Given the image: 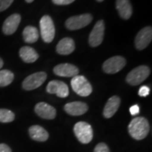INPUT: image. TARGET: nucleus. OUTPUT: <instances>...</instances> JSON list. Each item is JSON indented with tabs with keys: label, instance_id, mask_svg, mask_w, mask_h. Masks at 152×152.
Returning <instances> with one entry per match:
<instances>
[{
	"label": "nucleus",
	"instance_id": "nucleus-9",
	"mask_svg": "<svg viewBox=\"0 0 152 152\" xmlns=\"http://www.w3.org/2000/svg\"><path fill=\"white\" fill-rule=\"evenodd\" d=\"M105 25L104 20H101L96 23L89 36V44L91 47H97L102 44L104 39Z\"/></svg>",
	"mask_w": 152,
	"mask_h": 152
},
{
	"label": "nucleus",
	"instance_id": "nucleus-11",
	"mask_svg": "<svg viewBox=\"0 0 152 152\" xmlns=\"http://www.w3.org/2000/svg\"><path fill=\"white\" fill-rule=\"evenodd\" d=\"M47 92L49 94H55L58 97L65 98L69 94L68 85L65 83L59 80H52L47 86Z\"/></svg>",
	"mask_w": 152,
	"mask_h": 152
},
{
	"label": "nucleus",
	"instance_id": "nucleus-6",
	"mask_svg": "<svg viewBox=\"0 0 152 152\" xmlns=\"http://www.w3.org/2000/svg\"><path fill=\"white\" fill-rule=\"evenodd\" d=\"M93 17L90 14L74 16L68 18L66 21V27L70 30H79L85 27L92 22Z\"/></svg>",
	"mask_w": 152,
	"mask_h": 152
},
{
	"label": "nucleus",
	"instance_id": "nucleus-5",
	"mask_svg": "<svg viewBox=\"0 0 152 152\" xmlns=\"http://www.w3.org/2000/svg\"><path fill=\"white\" fill-rule=\"evenodd\" d=\"M39 26L42 39L46 43H50L55 36V28L52 18L48 15L44 16L41 18Z\"/></svg>",
	"mask_w": 152,
	"mask_h": 152
},
{
	"label": "nucleus",
	"instance_id": "nucleus-22",
	"mask_svg": "<svg viewBox=\"0 0 152 152\" xmlns=\"http://www.w3.org/2000/svg\"><path fill=\"white\" fill-rule=\"evenodd\" d=\"M14 79V75L9 70L0 71V87L8 86Z\"/></svg>",
	"mask_w": 152,
	"mask_h": 152
},
{
	"label": "nucleus",
	"instance_id": "nucleus-17",
	"mask_svg": "<svg viewBox=\"0 0 152 152\" xmlns=\"http://www.w3.org/2000/svg\"><path fill=\"white\" fill-rule=\"evenodd\" d=\"M115 7L121 18L128 20L132 14V7L130 0H116Z\"/></svg>",
	"mask_w": 152,
	"mask_h": 152
},
{
	"label": "nucleus",
	"instance_id": "nucleus-18",
	"mask_svg": "<svg viewBox=\"0 0 152 152\" xmlns=\"http://www.w3.org/2000/svg\"><path fill=\"white\" fill-rule=\"evenodd\" d=\"M75 50V42L70 37L62 39L56 46V52L61 55L71 54Z\"/></svg>",
	"mask_w": 152,
	"mask_h": 152
},
{
	"label": "nucleus",
	"instance_id": "nucleus-32",
	"mask_svg": "<svg viewBox=\"0 0 152 152\" xmlns=\"http://www.w3.org/2000/svg\"><path fill=\"white\" fill-rule=\"evenodd\" d=\"M96 1H99V2H102V1H104V0H96Z\"/></svg>",
	"mask_w": 152,
	"mask_h": 152
},
{
	"label": "nucleus",
	"instance_id": "nucleus-25",
	"mask_svg": "<svg viewBox=\"0 0 152 152\" xmlns=\"http://www.w3.org/2000/svg\"><path fill=\"white\" fill-rule=\"evenodd\" d=\"M14 0H0V12L9 8Z\"/></svg>",
	"mask_w": 152,
	"mask_h": 152
},
{
	"label": "nucleus",
	"instance_id": "nucleus-14",
	"mask_svg": "<svg viewBox=\"0 0 152 152\" xmlns=\"http://www.w3.org/2000/svg\"><path fill=\"white\" fill-rule=\"evenodd\" d=\"M20 20L21 17L18 14H14L9 16L3 24V33L7 35L14 34L20 24Z\"/></svg>",
	"mask_w": 152,
	"mask_h": 152
},
{
	"label": "nucleus",
	"instance_id": "nucleus-8",
	"mask_svg": "<svg viewBox=\"0 0 152 152\" xmlns=\"http://www.w3.org/2000/svg\"><path fill=\"white\" fill-rule=\"evenodd\" d=\"M126 64V60L121 56H113L103 64V70L106 73L114 74L123 69Z\"/></svg>",
	"mask_w": 152,
	"mask_h": 152
},
{
	"label": "nucleus",
	"instance_id": "nucleus-2",
	"mask_svg": "<svg viewBox=\"0 0 152 152\" xmlns=\"http://www.w3.org/2000/svg\"><path fill=\"white\" fill-rule=\"evenodd\" d=\"M150 69L147 66H140L132 70L126 77V82L129 85L136 86L141 84L149 77Z\"/></svg>",
	"mask_w": 152,
	"mask_h": 152
},
{
	"label": "nucleus",
	"instance_id": "nucleus-3",
	"mask_svg": "<svg viewBox=\"0 0 152 152\" xmlns=\"http://www.w3.org/2000/svg\"><path fill=\"white\" fill-rule=\"evenodd\" d=\"M71 87L76 94L81 96H87L92 92V85L83 75H76L71 82Z\"/></svg>",
	"mask_w": 152,
	"mask_h": 152
},
{
	"label": "nucleus",
	"instance_id": "nucleus-20",
	"mask_svg": "<svg viewBox=\"0 0 152 152\" xmlns=\"http://www.w3.org/2000/svg\"><path fill=\"white\" fill-rule=\"evenodd\" d=\"M19 55L21 59L26 63H33L39 58V55L33 48L25 46L21 47L19 51Z\"/></svg>",
	"mask_w": 152,
	"mask_h": 152
},
{
	"label": "nucleus",
	"instance_id": "nucleus-1",
	"mask_svg": "<svg viewBox=\"0 0 152 152\" xmlns=\"http://www.w3.org/2000/svg\"><path fill=\"white\" fill-rule=\"evenodd\" d=\"M149 123L145 118L136 117L133 118L128 125L130 135L136 140H142L149 132Z\"/></svg>",
	"mask_w": 152,
	"mask_h": 152
},
{
	"label": "nucleus",
	"instance_id": "nucleus-13",
	"mask_svg": "<svg viewBox=\"0 0 152 152\" xmlns=\"http://www.w3.org/2000/svg\"><path fill=\"white\" fill-rule=\"evenodd\" d=\"M54 73L61 77H75L79 73L78 68L73 64H61L56 66L54 68Z\"/></svg>",
	"mask_w": 152,
	"mask_h": 152
},
{
	"label": "nucleus",
	"instance_id": "nucleus-26",
	"mask_svg": "<svg viewBox=\"0 0 152 152\" xmlns=\"http://www.w3.org/2000/svg\"><path fill=\"white\" fill-rule=\"evenodd\" d=\"M150 89L147 86H142L139 90L138 94L140 96H147L149 94Z\"/></svg>",
	"mask_w": 152,
	"mask_h": 152
},
{
	"label": "nucleus",
	"instance_id": "nucleus-27",
	"mask_svg": "<svg viewBox=\"0 0 152 152\" xmlns=\"http://www.w3.org/2000/svg\"><path fill=\"white\" fill-rule=\"evenodd\" d=\"M75 0H52L53 3L56 5H68L73 3Z\"/></svg>",
	"mask_w": 152,
	"mask_h": 152
},
{
	"label": "nucleus",
	"instance_id": "nucleus-28",
	"mask_svg": "<svg viewBox=\"0 0 152 152\" xmlns=\"http://www.w3.org/2000/svg\"><path fill=\"white\" fill-rule=\"evenodd\" d=\"M130 112L132 115H136L140 113V107L138 105H134L130 108Z\"/></svg>",
	"mask_w": 152,
	"mask_h": 152
},
{
	"label": "nucleus",
	"instance_id": "nucleus-15",
	"mask_svg": "<svg viewBox=\"0 0 152 152\" xmlns=\"http://www.w3.org/2000/svg\"><path fill=\"white\" fill-rule=\"evenodd\" d=\"M64 110L69 115L78 116L86 113L88 110V106L82 102H70L66 104Z\"/></svg>",
	"mask_w": 152,
	"mask_h": 152
},
{
	"label": "nucleus",
	"instance_id": "nucleus-21",
	"mask_svg": "<svg viewBox=\"0 0 152 152\" xmlns=\"http://www.w3.org/2000/svg\"><path fill=\"white\" fill-rule=\"evenodd\" d=\"M23 37L26 42L30 44L35 43L39 38V32L36 28L28 26L23 30Z\"/></svg>",
	"mask_w": 152,
	"mask_h": 152
},
{
	"label": "nucleus",
	"instance_id": "nucleus-23",
	"mask_svg": "<svg viewBox=\"0 0 152 152\" xmlns=\"http://www.w3.org/2000/svg\"><path fill=\"white\" fill-rule=\"evenodd\" d=\"M15 119V115L12 111L8 109H0V122L11 123Z\"/></svg>",
	"mask_w": 152,
	"mask_h": 152
},
{
	"label": "nucleus",
	"instance_id": "nucleus-7",
	"mask_svg": "<svg viewBox=\"0 0 152 152\" xmlns=\"http://www.w3.org/2000/svg\"><path fill=\"white\" fill-rule=\"evenodd\" d=\"M47 79V73L45 72H38L28 76L23 82V88L30 91L35 90L45 83Z\"/></svg>",
	"mask_w": 152,
	"mask_h": 152
},
{
	"label": "nucleus",
	"instance_id": "nucleus-19",
	"mask_svg": "<svg viewBox=\"0 0 152 152\" xmlns=\"http://www.w3.org/2000/svg\"><path fill=\"white\" fill-rule=\"evenodd\" d=\"M30 137L37 142H45L48 140L49 133L39 125H33L29 128Z\"/></svg>",
	"mask_w": 152,
	"mask_h": 152
},
{
	"label": "nucleus",
	"instance_id": "nucleus-30",
	"mask_svg": "<svg viewBox=\"0 0 152 152\" xmlns=\"http://www.w3.org/2000/svg\"><path fill=\"white\" fill-rule=\"evenodd\" d=\"M3 65H4V62H3V60L1 59V58H0V69H1V68H2Z\"/></svg>",
	"mask_w": 152,
	"mask_h": 152
},
{
	"label": "nucleus",
	"instance_id": "nucleus-29",
	"mask_svg": "<svg viewBox=\"0 0 152 152\" xmlns=\"http://www.w3.org/2000/svg\"><path fill=\"white\" fill-rule=\"evenodd\" d=\"M0 152H11V149L7 144H0Z\"/></svg>",
	"mask_w": 152,
	"mask_h": 152
},
{
	"label": "nucleus",
	"instance_id": "nucleus-16",
	"mask_svg": "<svg viewBox=\"0 0 152 152\" xmlns=\"http://www.w3.org/2000/svg\"><path fill=\"white\" fill-rule=\"evenodd\" d=\"M121 104V99L118 96H113L109 99L104 106L103 115L106 118H110L116 113Z\"/></svg>",
	"mask_w": 152,
	"mask_h": 152
},
{
	"label": "nucleus",
	"instance_id": "nucleus-12",
	"mask_svg": "<svg viewBox=\"0 0 152 152\" xmlns=\"http://www.w3.org/2000/svg\"><path fill=\"white\" fill-rule=\"evenodd\" d=\"M35 111L39 117L44 119L52 120L54 119L56 115V111L55 108L45 102H39L36 104Z\"/></svg>",
	"mask_w": 152,
	"mask_h": 152
},
{
	"label": "nucleus",
	"instance_id": "nucleus-31",
	"mask_svg": "<svg viewBox=\"0 0 152 152\" xmlns=\"http://www.w3.org/2000/svg\"><path fill=\"white\" fill-rule=\"evenodd\" d=\"M33 1H34V0H26V1L27 3H31V2H33Z\"/></svg>",
	"mask_w": 152,
	"mask_h": 152
},
{
	"label": "nucleus",
	"instance_id": "nucleus-10",
	"mask_svg": "<svg viewBox=\"0 0 152 152\" xmlns=\"http://www.w3.org/2000/svg\"><path fill=\"white\" fill-rule=\"evenodd\" d=\"M152 39V28L151 26L144 28L136 35L134 45L137 49L143 50L145 49Z\"/></svg>",
	"mask_w": 152,
	"mask_h": 152
},
{
	"label": "nucleus",
	"instance_id": "nucleus-24",
	"mask_svg": "<svg viewBox=\"0 0 152 152\" xmlns=\"http://www.w3.org/2000/svg\"><path fill=\"white\" fill-rule=\"evenodd\" d=\"M94 152H111L109 148L104 143H99L96 146L94 149Z\"/></svg>",
	"mask_w": 152,
	"mask_h": 152
},
{
	"label": "nucleus",
	"instance_id": "nucleus-4",
	"mask_svg": "<svg viewBox=\"0 0 152 152\" xmlns=\"http://www.w3.org/2000/svg\"><path fill=\"white\" fill-rule=\"evenodd\" d=\"M74 133L76 137L83 144H88L92 140L93 130L92 126L86 122L80 121L74 125Z\"/></svg>",
	"mask_w": 152,
	"mask_h": 152
}]
</instances>
